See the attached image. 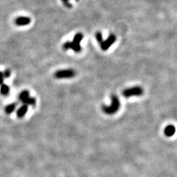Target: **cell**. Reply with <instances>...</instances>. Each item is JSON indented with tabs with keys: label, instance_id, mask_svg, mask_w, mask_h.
Segmentation results:
<instances>
[{
	"label": "cell",
	"instance_id": "obj_6",
	"mask_svg": "<svg viewBox=\"0 0 177 177\" xmlns=\"http://www.w3.org/2000/svg\"><path fill=\"white\" fill-rule=\"evenodd\" d=\"M31 22V19L27 16H20L18 17L15 20V24L17 26H26Z\"/></svg>",
	"mask_w": 177,
	"mask_h": 177
},
{
	"label": "cell",
	"instance_id": "obj_9",
	"mask_svg": "<svg viewBox=\"0 0 177 177\" xmlns=\"http://www.w3.org/2000/svg\"><path fill=\"white\" fill-rule=\"evenodd\" d=\"M28 97H30V93L28 91L24 90L20 93L19 96V99L20 101L23 102Z\"/></svg>",
	"mask_w": 177,
	"mask_h": 177
},
{
	"label": "cell",
	"instance_id": "obj_11",
	"mask_svg": "<svg viewBox=\"0 0 177 177\" xmlns=\"http://www.w3.org/2000/svg\"><path fill=\"white\" fill-rule=\"evenodd\" d=\"M9 87L5 84H2L0 88V93L3 95H8L9 93Z\"/></svg>",
	"mask_w": 177,
	"mask_h": 177
},
{
	"label": "cell",
	"instance_id": "obj_3",
	"mask_svg": "<svg viewBox=\"0 0 177 177\" xmlns=\"http://www.w3.org/2000/svg\"><path fill=\"white\" fill-rule=\"evenodd\" d=\"M144 91L142 88L136 86L131 88H128L123 91V95L126 98H129L133 96H141L143 94Z\"/></svg>",
	"mask_w": 177,
	"mask_h": 177
},
{
	"label": "cell",
	"instance_id": "obj_14",
	"mask_svg": "<svg viewBox=\"0 0 177 177\" xmlns=\"http://www.w3.org/2000/svg\"><path fill=\"white\" fill-rule=\"evenodd\" d=\"M3 75L4 78H9V76H10V71L9 70H6L3 72Z\"/></svg>",
	"mask_w": 177,
	"mask_h": 177
},
{
	"label": "cell",
	"instance_id": "obj_4",
	"mask_svg": "<svg viewBox=\"0 0 177 177\" xmlns=\"http://www.w3.org/2000/svg\"><path fill=\"white\" fill-rule=\"evenodd\" d=\"M76 76L75 71L72 69H66L58 70L55 74V77L57 79L72 78Z\"/></svg>",
	"mask_w": 177,
	"mask_h": 177
},
{
	"label": "cell",
	"instance_id": "obj_5",
	"mask_svg": "<svg viewBox=\"0 0 177 177\" xmlns=\"http://www.w3.org/2000/svg\"><path fill=\"white\" fill-rule=\"evenodd\" d=\"M116 38L115 36V35L110 34L108 39H106L105 41L102 40L100 43L101 49L103 51L108 50V49L110 47V46L116 41Z\"/></svg>",
	"mask_w": 177,
	"mask_h": 177
},
{
	"label": "cell",
	"instance_id": "obj_15",
	"mask_svg": "<svg viewBox=\"0 0 177 177\" xmlns=\"http://www.w3.org/2000/svg\"><path fill=\"white\" fill-rule=\"evenodd\" d=\"M62 1L64 2V5L66 7H68V8H72V5H71L70 3L68 2L69 0H62ZM77 1H78V0H77Z\"/></svg>",
	"mask_w": 177,
	"mask_h": 177
},
{
	"label": "cell",
	"instance_id": "obj_1",
	"mask_svg": "<svg viewBox=\"0 0 177 177\" xmlns=\"http://www.w3.org/2000/svg\"><path fill=\"white\" fill-rule=\"evenodd\" d=\"M83 38V35L81 33H77L74 38L73 41H66L62 47L64 50H68L72 49L76 52H80L81 51L80 42Z\"/></svg>",
	"mask_w": 177,
	"mask_h": 177
},
{
	"label": "cell",
	"instance_id": "obj_7",
	"mask_svg": "<svg viewBox=\"0 0 177 177\" xmlns=\"http://www.w3.org/2000/svg\"><path fill=\"white\" fill-rule=\"evenodd\" d=\"M175 131H176L175 127L171 125L166 127L165 130H164L165 134L166 136H169V137L174 135V134L175 133Z\"/></svg>",
	"mask_w": 177,
	"mask_h": 177
},
{
	"label": "cell",
	"instance_id": "obj_16",
	"mask_svg": "<svg viewBox=\"0 0 177 177\" xmlns=\"http://www.w3.org/2000/svg\"><path fill=\"white\" fill-rule=\"evenodd\" d=\"M3 80H4V77H3V72H0V85H2L3 84Z\"/></svg>",
	"mask_w": 177,
	"mask_h": 177
},
{
	"label": "cell",
	"instance_id": "obj_2",
	"mask_svg": "<svg viewBox=\"0 0 177 177\" xmlns=\"http://www.w3.org/2000/svg\"><path fill=\"white\" fill-rule=\"evenodd\" d=\"M111 100L112 102L110 106L102 105V110L106 114H114L115 113L119 110L120 108V102L118 97L116 95H112L111 97Z\"/></svg>",
	"mask_w": 177,
	"mask_h": 177
},
{
	"label": "cell",
	"instance_id": "obj_12",
	"mask_svg": "<svg viewBox=\"0 0 177 177\" xmlns=\"http://www.w3.org/2000/svg\"><path fill=\"white\" fill-rule=\"evenodd\" d=\"M22 103L24 104H26L27 106L30 105V106H35V103H36V100H35V98L33 97H28L26 98L25 100H24Z\"/></svg>",
	"mask_w": 177,
	"mask_h": 177
},
{
	"label": "cell",
	"instance_id": "obj_13",
	"mask_svg": "<svg viewBox=\"0 0 177 177\" xmlns=\"http://www.w3.org/2000/svg\"><path fill=\"white\" fill-rule=\"evenodd\" d=\"M95 38H96L99 44H100V42L103 40V38H102V35L100 32H97L96 34H95Z\"/></svg>",
	"mask_w": 177,
	"mask_h": 177
},
{
	"label": "cell",
	"instance_id": "obj_10",
	"mask_svg": "<svg viewBox=\"0 0 177 177\" xmlns=\"http://www.w3.org/2000/svg\"><path fill=\"white\" fill-rule=\"evenodd\" d=\"M16 107V103H11L6 106L5 108V112L7 114H10L13 113Z\"/></svg>",
	"mask_w": 177,
	"mask_h": 177
},
{
	"label": "cell",
	"instance_id": "obj_8",
	"mask_svg": "<svg viewBox=\"0 0 177 177\" xmlns=\"http://www.w3.org/2000/svg\"><path fill=\"white\" fill-rule=\"evenodd\" d=\"M27 111H28V106L26 104H24L17 110L16 116L19 118H22L26 115Z\"/></svg>",
	"mask_w": 177,
	"mask_h": 177
}]
</instances>
